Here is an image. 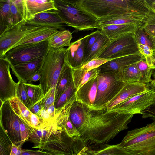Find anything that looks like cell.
Listing matches in <instances>:
<instances>
[{
	"mask_svg": "<svg viewBox=\"0 0 155 155\" xmlns=\"http://www.w3.org/2000/svg\"><path fill=\"white\" fill-rule=\"evenodd\" d=\"M89 35L71 43L66 49V61L72 68H77L83 64L84 59V49Z\"/></svg>",
	"mask_w": 155,
	"mask_h": 155,
	"instance_id": "9a60e30c",
	"label": "cell"
},
{
	"mask_svg": "<svg viewBox=\"0 0 155 155\" xmlns=\"http://www.w3.org/2000/svg\"><path fill=\"white\" fill-rule=\"evenodd\" d=\"M16 97L19 99L28 109L31 106L24 82L18 81L17 83Z\"/></svg>",
	"mask_w": 155,
	"mask_h": 155,
	"instance_id": "8d00e7d4",
	"label": "cell"
},
{
	"mask_svg": "<svg viewBox=\"0 0 155 155\" xmlns=\"http://www.w3.org/2000/svg\"><path fill=\"white\" fill-rule=\"evenodd\" d=\"M144 58L138 53L109 60L98 68L100 71L113 72L119 74L124 69Z\"/></svg>",
	"mask_w": 155,
	"mask_h": 155,
	"instance_id": "ac0fdd59",
	"label": "cell"
},
{
	"mask_svg": "<svg viewBox=\"0 0 155 155\" xmlns=\"http://www.w3.org/2000/svg\"><path fill=\"white\" fill-rule=\"evenodd\" d=\"M72 38V34L68 30L59 31L48 39V48L58 49L69 46Z\"/></svg>",
	"mask_w": 155,
	"mask_h": 155,
	"instance_id": "4316f807",
	"label": "cell"
},
{
	"mask_svg": "<svg viewBox=\"0 0 155 155\" xmlns=\"http://www.w3.org/2000/svg\"><path fill=\"white\" fill-rule=\"evenodd\" d=\"M48 48V39L15 47L8 51L4 57L12 65L32 61L44 57Z\"/></svg>",
	"mask_w": 155,
	"mask_h": 155,
	"instance_id": "ba28073f",
	"label": "cell"
},
{
	"mask_svg": "<svg viewBox=\"0 0 155 155\" xmlns=\"http://www.w3.org/2000/svg\"><path fill=\"white\" fill-rule=\"evenodd\" d=\"M11 0H0V34L8 26Z\"/></svg>",
	"mask_w": 155,
	"mask_h": 155,
	"instance_id": "4dcf8cb0",
	"label": "cell"
},
{
	"mask_svg": "<svg viewBox=\"0 0 155 155\" xmlns=\"http://www.w3.org/2000/svg\"><path fill=\"white\" fill-rule=\"evenodd\" d=\"M0 125L4 128L13 143L21 146L20 119L12 109L9 100L0 106Z\"/></svg>",
	"mask_w": 155,
	"mask_h": 155,
	"instance_id": "7c38bea8",
	"label": "cell"
},
{
	"mask_svg": "<svg viewBox=\"0 0 155 155\" xmlns=\"http://www.w3.org/2000/svg\"><path fill=\"white\" fill-rule=\"evenodd\" d=\"M97 77L98 87L94 107L102 109L119 93L125 83L115 72L100 71Z\"/></svg>",
	"mask_w": 155,
	"mask_h": 155,
	"instance_id": "52a82bcc",
	"label": "cell"
},
{
	"mask_svg": "<svg viewBox=\"0 0 155 155\" xmlns=\"http://www.w3.org/2000/svg\"><path fill=\"white\" fill-rule=\"evenodd\" d=\"M137 46L140 53L145 57L152 56L153 50L147 45L138 44Z\"/></svg>",
	"mask_w": 155,
	"mask_h": 155,
	"instance_id": "f6af8a7d",
	"label": "cell"
},
{
	"mask_svg": "<svg viewBox=\"0 0 155 155\" xmlns=\"http://www.w3.org/2000/svg\"><path fill=\"white\" fill-rule=\"evenodd\" d=\"M81 104L82 120L78 131L87 146L109 142L128 128L134 115L93 109Z\"/></svg>",
	"mask_w": 155,
	"mask_h": 155,
	"instance_id": "6da1fadb",
	"label": "cell"
},
{
	"mask_svg": "<svg viewBox=\"0 0 155 155\" xmlns=\"http://www.w3.org/2000/svg\"><path fill=\"white\" fill-rule=\"evenodd\" d=\"M41 68L37 71L33 75L28 83H31L32 82H35L40 80L42 73Z\"/></svg>",
	"mask_w": 155,
	"mask_h": 155,
	"instance_id": "f907efd6",
	"label": "cell"
},
{
	"mask_svg": "<svg viewBox=\"0 0 155 155\" xmlns=\"http://www.w3.org/2000/svg\"><path fill=\"white\" fill-rule=\"evenodd\" d=\"M24 18L27 21L35 15L51 10H57L54 0H23Z\"/></svg>",
	"mask_w": 155,
	"mask_h": 155,
	"instance_id": "44dd1931",
	"label": "cell"
},
{
	"mask_svg": "<svg viewBox=\"0 0 155 155\" xmlns=\"http://www.w3.org/2000/svg\"><path fill=\"white\" fill-rule=\"evenodd\" d=\"M149 16L141 15L125 14L107 17L97 20V29L110 25L133 23L141 27Z\"/></svg>",
	"mask_w": 155,
	"mask_h": 155,
	"instance_id": "d6986e66",
	"label": "cell"
},
{
	"mask_svg": "<svg viewBox=\"0 0 155 155\" xmlns=\"http://www.w3.org/2000/svg\"><path fill=\"white\" fill-rule=\"evenodd\" d=\"M58 13V9L45 11L35 15L26 22L35 26L48 27L60 31L64 30L65 25Z\"/></svg>",
	"mask_w": 155,
	"mask_h": 155,
	"instance_id": "5bb4252c",
	"label": "cell"
},
{
	"mask_svg": "<svg viewBox=\"0 0 155 155\" xmlns=\"http://www.w3.org/2000/svg\"><path fill=\"white\" fill-rule=\"evenodd\" d=\"M14 111L31 132L34 128L31 123L32 113L16 97L9 100Z\"/></svg>",
	"mask_w": 155,
	"mask_h": 155,
	"instance_id": "484cf974",
	"label": "cell"
},
{
	"mask_svg": "<svg viewBox=\"0 0 155 155\" xmlns=\"http://www.w3.org/2000/svg\"><path fill=\"white\" fill-rule=\"evenodd\" d=\"M153 51H155V50H154Z\"/></svg>",
	"mask_w": 155,
	"mask_h": 155,
	"instance_id": "9f6ffc18",
	"label": "cell"
},
{
	"mask_svg": "<svg viewBox=\"0 0 155 155\" xmlns=\"http://www.w3.org/2000/svg\"><path fill=\"white\" fill-rule=\"evenodd\" d=\"M24 20L23 0H11L8 26L5 30Z\"/></svg>",
	"mask_w": 155,
	"mask_h": 155,
	"instance_id": "83f0119b",
	"label": "cell"
},
{
	"mask_svg": "<svg viewBox=\"0 0 155 155\" xmlns=\"http://www.w3.org/2000/svg\"><path fill=\"white\" fill-rule=\"evenodd\" d=\"M134 35L137 44L147 45L153 51L154 48L153 45L143 29L139 28L134 33Z\"/></svg>",
	"mask_w": 155,
	"mask_h": 155,
	"instance_id": "74e56055",
	"label": "cell"
},
{
	"mask_svg": "<svg viewBox=\"0 0 155 155\" xmlns=\"http://www.w3.org/2000/svg\"><path fill=\"white\" fill-rule=\"evenodd\" d=\"M119 145L132 155H155V121L128 131Z\"/></svg>",
	"mask_w": 155,
	"mask_h": 155,
	"instance_id": "277c9868",
	"label": "cell"
},
{
	"mask_svg": "<svg viewBox=\"0 0 155 155\" xmlns=\"http://www.w3.org/2000/svg\"><path fill=\"white\" fill-rule=\"evenodd\" d=\"M41 100L32 106L28 109L32 113L37 115L39 117L41 112L43 109Z\"/></svg>",
	"mask_w": 155,
	"mask_h": 155,
	"instance_id": "bcb514c9",
	"label": "cell"
},
{
	"mask_svg": "<svg viewBox=\"0 0 155 155\" xmlns=\"http://www.w3.org/2000/svg\"><path fill=\"white\" fill-rule=\"evenodd\" d=\"M81 155L79 152L78 154H77V155Z\"/></svg>",
	"mask_w": 155,
	"mask_h": 155,
	"instance_id": "11a10c76",
	"label": "cell"
},
{
	"mask_svg": "<svg viewBox=\"0 0 155 155\" xmlns=\"http://www.w3.org/2000/svg\"><path fill=\"white\" fill-rule=\"evenodd\" d=\"M13 144L4 128L0 125V155H10Z\"/></svg>",
	"mask_w": 155,
	"mask_h": 155,
	"instance_id": "d6a6232c",
	"label": "cell"
},
{
	"mask_svg": "<svg viewBox=\"0 0 155 155\" xmlns=\"http://www.w3.org/2000/svg\"><path fill=\"white\" fill-rule=\"evenodd\" d=\"M44 57L15 65L10 64V68L18 81L28 83L33 75L42 68Z\"/></svg>",
	"mask_w": 155,
	"mask_h": 155,
	"instance_id": "e0dca14e",
	"label": "cell"
},
{
	"mask_svg": "<svg viewBox=\"0 0 155 155\" xmlns=\"http://www.w3.org/2000/svg\"><path fill=\"white\" fill-rule=\"evenodd\" d=\"M111 41L102 33L92 46L84 61L83 65L93 59L97 58Z\"/></svg>",
	"mask_w": 155,
	"mask_h": 155,
	"instance_id": "f1b7e54d",
	"label": "cell"
},
{
	"mask_svg": "<svg viewBox=\"0 0 155 155\" xmlns=\"http://www.w3.org/2000/svg\"><path fill=\"white\" fill-rule=\"evenodd\" d=\"M143 118H150L155 120V99L153 103L141 112Z\"/></svg>",
	"mask_w": 155,
	"mask_h": 155,
	"instance_id": "7bdbcfd3",
	"label": "cell"
},
{
	"mask_svg": "<svg viewBox=\"0 0 155 155\" xmlns=\"http://www.w3.org/2000/svg\"><path fill=\"white\" fill-rule=\"evenodd\" d=\"M21 155H51L46 151L39 150H34L27 149H22Z\"/></svg>",
	"mask_w": 155,
	"mask_h": 155,
	"instance_id": "7dc6e473",
	"label": "cell"
},
{
	"mask_svg": "<svg viewBox=\"0 0 155 155\" xmlns=\"http://www.w3.org/2000/svg\"><path fill=\"white\" fill-rule=\"evenodd\" d=\"M138 53L134 33H131L111 41L97 58L110 60Z\"/></svg>",
	"mask_w": 155,
	"mask_h": 155,
	"instance_id": "9c48e42d",
	"label": "cell"
},
{
	"mask_svg": "<svg viewBox=\"0 0 155 155\" xmlns=\"http://www.w3.org/2000/svg\"><path fill=\"white\" fill-rule=\"evenodd\" d=\"M102 33L101 30H97L89 35L85 47L84 60L89 53L92 45Z\"/></svg>",
	"mask_w": 155,
	"mask_h": 155,
	"instance_id": "f35d334b",
	"label": "cell"
},
{
	"mask_svg": "<svg viewBox=\"0 0 155 155\" xmlns=\"http://www.w3.org/2000/svg\"><path fill=\"white\" fill-rule=\"evenodd\" d=\"M153 79L152 80L151 83L153 87L155 88V71L153 72Z\"/></svg>",
	"mask_w": 155,
	"mask_h": 155,
	"instance_id": "db71d44e",
	"label": "cell"
},
{
	"mask_svg": "<svg viewBox=\"0 0 155 155\" xmlns=\"http://www.w3.org/2000/svg\"><path fill=\"white\" fill-rule=\"evenodd\" d=\"M81 155H132L119 145L106 143L87 145L80 152Z\"/></svg>",
	"mask_w": 155,
	"mask_h": 155,
	"instance_id": "7402d4cb",
	"label": "cell"
},
{
	"mask_svg": "<svg viewBox=\"0 0 155 155\" xmlns=\"http://www.w3.org/2000/svg\"><path fill=\"white\" fill-rule=\"evenodd\" d=\"M42 26L28 23L24 20L0 34V58L29 33Z\"/></svg>",
	"mask_w": 155,
	"mask_h": 155,
	"instance_id": "30bf717a",
	"label": "cell"
},
{
	"mask_svg": "<svg viewBox=\"0 0 155 155\" xmlns=\"http://www.w3.org/2000/svg\"><path fill=\"white\" fill-rule=\"evenodd\" d=\"M77 3L97 20L125 14L149 16L153 12L147 0H78Z\"/></svg>",
	"mask_w": 155,
	"mask_h": 155,
	"instance_id": "3957f363",
	"label": "cell"
},
{
	"mask_svg": "<svg viewBox=\"0 0 155 155\" xmlns=\"http://www.w3.org/2000/svg\"><path fill=\"white\" fill-rule=\"evenodd\" d=\"M31 123L33 128L39 129L43 128L44 123L42 119L37 115L32 113Z\"/></svg>",
	"mask_w": 155,
	"mask_h": 155,
	"instance_id": "ee69618b",
	"label": "cell"
},
{
	"mask_svg": "<svg viewBox=\"0 0 155 155\" xmlns=\"http://www.w3.org/2000/svg\"><path fill=\"white\" fill-rule=\"evenodd\" d=\"M148 84L140 83L125 84L119 93L104 108L109 111L114 107L125 100L148 90Z\"/></svg>",
	"mask_w": 155,
	"mask_h": 155,
	"instance_id": "2e32d148",
	"label": "cell"
},
{
	"mask_svg": "<svg viewBox=\"0 0 155 155\" xmlns=\"http://www.w3.org/2000/svg\"><path fill=\"white\" fill-rule=\"evenodd\" d=\"M22 149L21 147L13 144L10 155H21Z\"/></svg>",
	"mask_w": 155,
	"mask_h": 155,
	"instance_id": "681fc988",
	"label": "cell"
},
{
	"mask_svg": "<svg viewBox=\"0 0 155 155\" xmlns=\"http://www.w3.org/2000/svg\"><path fill=\"white\" fill-rule=\"evenodd\" d=\"M109 61V60L107 59L101 58H94L83 64L80 68L88 71L99 68Z\"/></svg>",
	"mask_w": 155,
	"mask_h": 155,
	"instance_id": "ab89813d",
	"label": "cell"
},
{
	"mask_svg": "<svg viewBox=\"0 0 155 155\" xmlns=\"http://www.w3.org/2000/svg\"><path fill=\"white\" fill-rule=\"evenodd\" d=\"M24 83L31 106L40 101L43 98L44 96V91L40 84L36 85L31 83Z\"/></svg>",
	"mask_w": 155,
	"mask_h": 155,
	"instance_id": "1f68e13d",
	"label": "cell"
},
{
	"mask_svg": "<svg viewBox=\"0 0 155 155\" xmlns=\"http://www.w3.org/2000/svg\"><path fill=\"white\" fill-rule=\"evenodd\" d=\"M10 64L5 58H0V106L5 101L16 97L17 83L12 79Z\"/></svg>",
	"mask_w": 155,
	"mask_h": 155,
	"instance_id": "4fadbf2b",
	"label": "cell"
},
{
	"mask_svg": "<svg viewBox=\"0 0 155 155\" xmlns=\"http://www.w3.org/2000/svg\"><path fill=\"white\" fill-rule=\"evenodd\" d=\"M152 11L155 13V0H147Z\"/></svg>",
	"mask_w": 155,
	"mask_h": 155,
	"instance_id": "f5cc1de1",
	"label": "cell"
},
{
	"mask_svg": "<svg viewBox=\"0 0 155 155\" xmlns=\"http://www.w3.org/2000/svg\"><path fill=\"white\" fill-rule=\"evenodd\" d=\"M141 26L133 23L110 25L103 26L100 30L111 41L127 34L134 33Z\"/></svg>",
	"mask_w": 155,
	"mask_h": 155,
	"instance_id": "603a6c76",
	"label": "cell"
},
{
	"mask_svg": "<svg viewBox=\"0 0 155 155\" xmlns=\"http://www.w3.org/2000/svg\"><path fill=\"white\" fill-rule=\"evenodd\" d=\"M33 148L44 150L51 155H76L87 146L81 137H71L56 125L38 130Z\"/></svg>",
	"mask_w": 155,
	"mask_h": 155,
	"instance_id": "7a4b0ae2",
	"label": "cell"
},
{
	"mask_svg": "<svg viewBox=\"0 0 155 155\" xmlns=\"http://www.w3.org/2000/svg\"><path fill=\"white\" fill-rule=\"evenodd\" d=\"M20 133L21 137L20 146L22 147L24 143L28 141L30 138L31 132L23 122L20 119Z\"/></svg>",
	"mask_w": 155,
	"mask_h": 155,
	"instance_id": "b9f144b4",
	"label": "cell"
},
{
	"mask_svg": "<svg viewBox=\"0 0 155 155\" xmlns=\"http://www.w3.org/2000/svg\"><path fill=\"white\" fill-rule=\"evenodd\" d=\"M54 100L55 90L51 89L48 92L41 100L44 109L46 110L51 105L54 103Z\"/></svg>",
	"mask_w": 155,
	"mask_h": 155,
	"instance_id": "60d3db41",
	"label": "cell"
},
{
	"mask_svg": "<svg viewBox=\"0 0 155 155\" xmlns=\"http://www.w3.org/2000/svg\"><path fill=\"white\" fill-rule=\"evenodd\" d=\"M72 81V68L66 61L55 88L54 102L57 101Z\"/></svg>",
	"mask_w": 155,
	"mask_h": 155,
	"instance_id": "cb8c5ba5",
	"label": "cell"
},
{
	"mask_svg": "<svg viewBox=\"0 0 155 155\" xmlns=\"http://www.w3.org/2000/svg\"><path fill=\"white\" fill-rule=\"evenodd\" d=\"M76 91V90L73 81L57 101L54 102L55 110H58L62 107L75 94Z\"/></svg>",
	"mask_w": 155,
	"mask_h": 155,
	"instance_id": "d590c367",
	"label": "cell"
},
{
	"mask_svg": "<svg viewBox=\"0 0 155 155\" xmlns=\"http://www.w3.org/2000/svg\"><path fill=\"white\" fill-rule=\"evenodd\" d=\"M97 76L86 83L75 93L76 101L94 109L98 87Z\"/></svg>",
	"mask_w": 155,
	"mask_h": 155,
	"instance_id": "ffe728a7",
	"label": "cell"
},
{
	"mask_svg": "<svg viewBox=\"0 0 155 155\" xmlns=\"http://www.w3.org/2000/svg\"><path fill=\"white\" fill-rule=\"evenodd\" d=\"M155 99V88L153 87L125 100L109 111L134 114H140L142 111L153 103Z\"/></svg>",
	"mask_w": 155,
	"mask_h": 155,
	"instance_id": "8fae6325",
	"label": "cell"
},
{
	"mask_svg": "<svg viewBox=\"0 0 155 155\" xmlns=\"http://www.w3.org/2000/svg\"><path fill=\"white\" fill-rule=\"evenodd\" d=\"M151 41L155 50V13L153 12L146 19L141 28Z\"/></svg>",
	"mask_w": 155,
	"mask_h": 155,
	"instance_id": "836d02e7",
	"label": "cell"
},
{
	"mask_svg": "<svg viewBox=\"0 0 155 155\" xmlns=\"http://www.w3.org/2000/svg\"><path fill=\"white\" fill-rule=\"evenodd\" d=\"M66 48L48 49L44 57L39 84L44 95L51 89L55 90L57 81L66 61Z\"/></svg>",
	"mask_w": 155,
	"mask_h": 155,
	"instance_id": "8992f818",
	"label": "cell"
},
{
	"mask_svg": "<svg viewBox=\"0 0 155 155\" xmlns=\"http://www.w3.org/2000/svg\"><path fill=\"white\" fill-rule=\"evenodd\" d=\"M51 118L54 120L55 116V111L54 103L51 105L46 110Z\"/></svg>",
	"mask_w": 155,
	"mask_h": 155,
	"instance_id": "816d5d0a",
	"label": "cell"
},
{
	"mask_svg": "<svg viewBox=\"0 0 155 155\" xmlns=\"http://www.w3.org/2000/svg\"><path fill=\"white\" fill-rule=\"evenodd\" d=\"M146 61L150 68L155 70V51H153L152 56L145 57Z\"/></svg>",
	"mask_w": 155,
	"mask_h": 155,
	"instance_id": "c3c4849f",
	"label": "cell"
},
{
	"mask_svg": "<svg viewBox=\"0 0 155 155\" xmlns=\"http://www.w3.org/2000/svg\"><path fill=\"white\" fill-rule=\"evenodd\" d=\"M136 65L140 74L141 83L148 84L152 80L153 69L148 66L145 58L137 63Z\"/></svg>",
	"mask_w": 155,
	"mask_h": 155,
	"instance_id": "e575fe53",
	"label": "cell"
},
{
	"mask_svg": "<svg viewBox=\"0 0 155 155\" xmlns=\"http://www.w3.org/2000/svg\"><path fill=\"white\" fill-rule=\"evenodd\" d=\"M121 80L125 83H141L140 75L136 63L123 70L119 74Z\"/></svg>",
	"mask_w": 155,
	"mask_h": 155,
	"instance_id": "f546056e",
	"label": "cell"
},
{
	"mask_svg": "<svg viewBox=\"0 0 155 155\" xmlns=\"http://www.w3.org/2000/svg\"><path fill=\"white\" fill-rule=\"evenodd\" d=\"M100 71L98 68L88 71L81 68H72L73 81L76 92L86 83L96 77Z\"/></svg>",
	"mask_w": 155,
	"mask_h": 155,
	"instance_id": "d4e9b609",
	"label": "cell"
},
{
	"mask_svg": "<svg viewBox=\"0 0 155 155\" xmlns=\"http://www.w3.org/2000/svg\"><path fill=\"white\" fill-rule=\"evenodd\" d=\"M78 0H54L59 14L65 25L79 31L97 28V19L81 8Z\"/></svg>",
	"mask_w": 155,
	"mask_h": 155,
	"instance_id": "5b68a950",
	"label": "cell"
}]
</instances>
